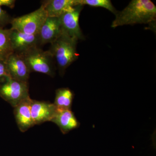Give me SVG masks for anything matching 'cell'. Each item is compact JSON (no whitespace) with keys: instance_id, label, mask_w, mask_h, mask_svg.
Segmentation results:
<instances>
[{"instance_id":"11","label":"cell","mask_w":156,"mask_h":156,"mask_svg":"<svg viewBox=\"0 0 156 156\" xmlns=\"http://www.w3.org/2000/svg\"><path fill=\"white\" fill-rule=\"evenodd\" d=\"M32 99L29 97L22 101L14 107V115L18 128L22 132H25L34 126L30 112Z\"/></svg>"},{"instance_id":"2","label":"cell","mask_w":156,"mask_h":156,"mask_svg":"<svg viewBox=\"0 0 156 156\" xmlns=\"http://www.w3.org/2000/svg\"><path fill=\"white\" fill-rule=\"evenodd\" d=\"M78 41L62 31L60 36L51 44L50 53L56 62L61 74L73 62L78 59Z\"/></svg>"},{"instance_id":"15","label":"cell","mask_w":156,"mask_h":156,"mask_svg":"<svg viewBox=\"0 0 156 156\" xmlns=\"http://www.w3.org/2000/svg\"><path fill=\"white\" fill-rule=\"evenodd\" d=\"M10 29L0 27V60L5 61L9 56L14 53L10 43Z\"/></svg>"},{"instance_id":"19","label":"cell","mask_w":156,"mask_h":156,"mask_svg":"<svg viewBox=\"0 0 156 156\" xmlns=\"http://www.w3.org/2000/svg\"><path fill=\"white\" fill-rule=\"evenodd\" d=\"M15 1L14 0H0V7L5 6L13 8L15 6Z\"/></svg>"},{"instance_id":"12","label":"cell","mask_w":156,"mask_h":156,"mask_svg":"<svg viewBox=\"0 0 156 156\" xmlns=\"http://www.w3.org/2000/svg\"><path fill=\"white\" fill-rule=\"evenodd\" d=\"M51 122L56 124L63 134L78 128L80 125L71 110L56 111Z\"/></svg>"},{"instance_id":"4","label":"cell","mask_w":156,"mask_h":156,"mask_svg":"<svg viewBox=\"0 0 156 156\" xmlns=\"http://www.w3.org/2000/svg\"><path fill=\"white\" fill-rule=\"evenodd\" d=\"M48 17L44 7L42 5L36 11L12 20L11 29L28 34L38 35Z\"/></svg>"},{"instance_id":"1","label":"cell","mask_w":156,"mask_h":156,"mask_svg":"<svg viewBox=\"0 0 156 156\" xmlns=\"http://www.w3.org/2000/svg\"><path fill=\"white\" fill-rule=\"evenodd\" d=\"M111 27L155 22L156 7L150 0H132L122 11L115 14Z\"/></svg>"},{"instance_id":"8","label":"cell","mask_w":156,"mask_h":156,"mask_svg":"<svg viewBox=\"0 0 156 156\" xmlns=\"http://www.w3.org/2000/svg\"><path fill=\"white\" fill-rule=\"evenodd\" d=\"M10 77L17 80L28 82L30 71L21 54L13 53L5 61Z\"/></svg>"},{"instance_id":"13","label":"cell","mask_w":156,"mask_h":156,"mask_svg":"<svg viewBox=\"0 0 156 156\" xmlns=\"http://www.w3.org/2000/svg\"><path fill=\"white\" fill-rule=\"evenodd\" d=\"M42 5L44 7L48 17H59L78 4L76 0H49L44 1Z\"/></svg>"},{"instance_id":"3","label":"cell","mask_w":156,"mask_h":156,"mask_svg":"<svg viewBox=\"0 0 156 156\" xmlns=\"http://www.w3.org/2000/svg\"><path fill=\"white\" fill-rule=\"evenodd\" d=\"M31 72L41 73L53 77L55 75L54 59L50 51L38 48L21 54Z\"/></svg>"},{"instance_id":"6","label":"cell","mask_w":156,"mask_h":156,"mask_svg":"<svg viewBox=\"0 0 156 156\" xmlns=\"http://www.w3.org/2000/svg\"><path fill=\"white\" fill-rule=\"evenodd\" d=\"M83 8L81 5L74 6L58 17L62 31L78 41L85 39L79 24V17Z\"/></svg>"},{"instance_id":"14","label":"cell","mask_w":156,"mask_h":156,"mask_svg":"<svg viewBox=\"0 0 156 156\" xmlns=\"http://www.w3.org/2000/svg\"><path fill=\"white\" fill-rule=\"evenodd\" d=\"M74 94L68 88L58 89L56 90L54 105L57 110L71 109Z\"/></svg>"},{"instance_id":"17","label":"cell","mask_w":156,"mask_h":156,"mask_svg":"<svg viewBox=\"0 0 156 156\" xmlns=\"http://www.w3.org/2000/svg\"><path fill=\"white\" fill-rule=\"evenodd\" d=\"M6 77H10V76L7 69L5 61L0 60V80Z\"/></svg>"},{"instance_id":"5","label":"cell","mask_w":156,"mask_h":156,"mask_svg":"<svg viewBox=\"0 0 156 156\" xmlns=\"http://www.w3.org/2000/svg\"><path fill=\"white\" fill-rule=\"evenodd\" d=\"M2 80L0 95L14 108L30 97L28 82L17 80L10 77L3 78Z\"/></svg>"},{"instance_id":"18","label":"cell","mask_w":156,"mask_h":156,"mask_svg":"<svg viewBox=\"0 0 156 156\" xmlns=\"http://www.w3.org/2000/svg\"><path fill=\"white\" fill-rule=\"evenodd\" d=\"M9 20V16L5 11H4L0 7V25L4 24Z\"/></svg>"},{"instance_id":"16","label":"cell","mask_w":156,"mask_h":156,"mask_svg":"<svg viewBox=\"0 0 156 156\" xmlns=\"http://www.w3.org/2000/svg\"><path fill=\"white\" fill-rule=\"evenodd\" d=\"M78 5H89L91 7H101L107 9L115 14L118 12L110 0H76Z\"/></svg>"},{"instance_id":"10","label":"cell","mask_w":156,"mask_h":156,"mask_svg":"<svg viewBox=\"0 0 156 156\" xmlns=\"http://www.w3.org/2000/svg\"><path fill=\"white\" fill-rule=\"evenodd\" d=\"M62 32L58 17H48L39 33V42L41 44H52L60 36Z\"/></svg>"},{"instance_id":"7","label":"cell","mask_w":156,"mask_h":156,"mask_svg":"<svg viewBox=\"0 0 156 156\" xmlns=\"http://www.w3.org/2000/svg\"><path fill=\"white\" fill-rule=\"evenodd\" d=\"M9 38L13 52L17 54L25 53L40 43L38 35L28 34L11 29Z\"/></svg>"},{"instance_id":"9","label":"cell","mask_w":156,"mask_h":156,"mask_svg":"<svg viewBox=\"0 0 156 156\" xmlns=\"http://www.w3.org/2000/svg\"><path fill=\"white\" fill-rule=\"evenodd\" d=\"M56 109L53 103L32 99L30 112L34 126L51 122L56 114Z\"/></svg>"}]
</instances>
